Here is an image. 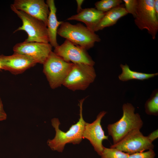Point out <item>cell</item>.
<instances>
[{
  "instance_id": "cell-1",
  "label": "cell",
  "mask_w": 158,
  "mask_h": 158,
  "mask_svg": "<svg viewBox=\"0 0 158 158\" xmlns=\"http://www.w3.org/2000/svg\"><path fill=\"white\" fill-rule=\"evenodd\" d=\"M85 98L79 101L80 118L78 122L72 125L66 132L61 130L59 128L60 123L58 118H54L51 120V125L55 129L56 134L54 138L49 139L47 145L53 150L59 152H63L66 145L72 143L74 145L79 144L83 139V133L86 122L83 116V104Z\"/></svg>"
},
{
  "instance_id": "cell-2",
  "label": "cell",
  "mask_w": 158,
  "mask_h": 158,
  "mask_svg": "<svg viewBox=\"0 0 158 158\" xmlns=\"http://www.w3.org/2000/svg\"><path fill=\"white\" fill-rule=\"evenodd\" d=\"M123 114L118 121L109 124L107 127L109 135L112 139L113 144L117 143L131 130L140 129L143 122L139 114L135 113V108L130 103L122 106Z\"/></svg>"
},
{
  "instance_id": "cell-3",
  "label": "cell",
  "mask_w": 158,
  "mask_h": 158,
  "mask_svg": "<svg viewBox=\"0 0 158 158\" xmlns=\"http://www.w3.org/2000/svg\"><path fill=\"white\" fill-rule=\"evenodd\" d=\"M57 34L86 50L93 47L96 42L101 40L95 32L80 23L72 24L63 22L58 29Z\"/></svg>"
},
{
  "instance_id": "cell-4",
  "label": "cell",
  "mask_w": 158,
  "mask_h": 158,
  "mask_svg": "<svg viewBox=\"0 0 158 158\" xmlns=\"http://www.w3.org/2000/svg\"><path fill=\"white\" fill-rule=\"evenodd\" d=\"M43 64V72L50 87L54 89L63 85L73 63L65 61L52 51Z\"/></svg>"
},
{
  "instance_id": "cell-5",
  "label": "cell",
  "mask_w": 158,
  "mask_h": 158,
  "mask_svg": "<svg viewBox=\"0 0 158 158\" xmlns=\"http://www.w3.org/2000/svg\"><path fill=\"white\" fill-rule=\"evenodd\" d=\"M11 8L21 20L22 24L14 31L23 30L28 35L25 42L49 43L47 27L42 21L32 17L25 12L16 9L11 5Z\"/></svg>"
},
{
  "instance_id": "cell-6",
  "label": "cell",
  "mask_w": 158,
  "mask_h": 158,
  "mask_svg": "<svg viewBox=\"0 0 158 158\" xmlns=\"http://www.w3.org/2000/svg\"><path fill=\"white\" fill-rule=\"evenodd\" d=\"M96 76L93 66L73 63L62 85L73 91L85 90L94 81Z\"/></svg>"
},
{
  "instance_id": "cell-7",
  "label": "cell",
  "mask_w": 158,
  "mask_h": 158,
  "mask_svg": "<svg viewBox=\"0 0 158 158\" xmlns=\"http://www.w3.org/2000/svg\"><path fill=\"white\" fill-rule=\"evenodd\" d=\"M154 0H138L134 22L140 30H146L154 40L158 31V16L154 8Z\"/></svg>"
},
{
  "instance_id": "cell-8",
  "label": "cell",
  "mask_w": 158,
  "mask_h": 158,
  "mask_svg": "<svg viewBox=\"0 0 158 158\" xmlns=\"http://www.w3.org/2000/svg\"><path fill=\"white\" fill-rule=\"evenodd\" d=\"M154 147L152 142L147 136L142 134L140 129H135L130 132L118 143L111 145L110 147L116 148L130 154L153 150Z\"/></svg>"
},
{
  "instance_id": "cell-9",
  "label": "cell",
  "mask_w": 158,
  "mask_h": 158,
  "mask_svg": "<svg viewBox=\"0 0 158 158\" xmlns=\"http://www.w3.org/2000/svg\"><path fill=\"white\" fill-rule=\"evenodd\" d=\"M87 51L66 40L61 44L54 48V52L67 62L93 66L95 62Z\"/></svg>"
},
{
  "instance_id": "cell-10",
  "label": "cell",
  "mask_w": 158,
  "mask_h": 158,
  "mask_svg": "<svg viewBox=\"0 0 158 158\" xmlns=\"http://www.w3.org/2000/svg\"><path fill=\"white\" fill-rule=\"evenodd\" d=\"M106 113V111H102L92 123L86 122L83 133V138L87 139L90 141L95 150L100 156L103 150V141L108 140V136L105 135L101 125V120Z\"/></svg>"
},
{
  "instance_id": "cell-11",
  "label": "cell",
  "mask_w": 158,
  "mask_h": 158,
  "mask_svg": "<svg viewBox=\"0 0 158 158\" xmlns=\"http://www.w3.org/2000/svg\"><path fill=\"white\" fill-rule=\"evenodd\" d=\"M52 46L49 43L24 41L16 44L13 47L14 53L30 57L37 63L43 64L50 53Z\"/></svg>"
},
{
  "instance_id": "cell-12",
  "label": "cell",
  "mask_w": 158,
  "mask_h": 158,
  "mask_svg": "<svg viewBox=\"0 0 158 158\" xmlns=\"http://www.w3.org/2000/svg\"><path fill=\"white\" fill-rule=\"evenodd\" d=\"M17 10L43 21L47 26L49 7L44 0H15L11 5Z\"/></svg>"
},
{
  "instance_id": "cell-13",
  "label": "cell",
  "mask_w": 158,
  "mask_h": 158,
  "mask_svg": "<svg viewBox=\"0 0 158 158\" xmlns=\"http://www.w3.org/2000/svg\"><path fill=\"white\" fill-rule=\"evenodd\" d=\"M0 62L2 69L14 74L21 73L37 63L30 57L16 53L9 56L0 55Z\"/></svg>"
},
{
  "instance_id": "cell-14",
  "label": "cell",
  "mask_w": 158,
  "mask_h": 158,
  "mask_svg": "<svg viewBox=\"0 0 158 158\" xmlns=\"http://www.w3.org/2000/svg\"><path fill=\"white\" fill-rule=\"evenodd\" d=\"M105 13L95 8L83 9L79 13L68 18V20H75L84 23L86 27L95 32V29Z\"/></svg>"
},
{
  "instance_id": "cell-15",
  "label": "cell",
  "mask_w": 158,
  "mask_h": 158,
  "mask_svg": "<svg viewBox=\"0 0 158 158\" xmlns=\"http://www.w3.org/2000/svg\"><path fill=\"white\" fill-rule=\"evenodd\" d=\"M50 12L47 23V29L49 42L52 47H56L59 45L56 40V35L58 27L63 21L58 20L56 16V8L54 0H47L46 1Z\"/></svg>"
},
{
  "instance_id": "cell-16",
  "label": "cell",
  "mask_w": 158,
  "mask_h": 158,
  "mask_svg": "<svg viewBox=\"0 0 158 158\" xmlns=\"http://www.w3.org/2000/svg\"><path fill=\"white\" fill-rule=\"evenodd\" d=\"M128 14L123 4L105 13L104 15L95 29V32L105 28L113 26L118 20Z\"/></svg>"
},
{
  "instance_id": "cell-17",
  "label": "cell",
  "mask_w": 158,
  "mask_h": 158,
  "mask_svg": "<svg viewBox=\"0 0 158 158\" xmlns=\"http://www.w3.org/2000/svg\"><path fill=\"white\" fill-rule=\"evenodd\" d=\"M122 73L119 75V79L122 81L131 80H144L154 77L158 75V73H146L131 70L128 65L121 64Z\"/></svg>"
},
{
  "instance_id": "cell-18",
  "label": "cell",
  "mask_w": 158,
  "mask_h": 158,
  "mask_svg": "<svg viewBox=\"0 0 158 158\" xmlns=\"http://www.w3.org/2000/svg\"><path fill=\"white\" fill-rule=\"evenodd\" d=\"M121 0H102L95 4V8L104 13L117 7L122 4Z\"/></svg>"
},
{
  "instance_id": "cell-19",
  "label": "cell",
  "mask_w": 158,
  "mask_h": 158,
  "mask_svg": "<svg viewBox=\"0 0 158 158\" xmlns=\"http://www.w3.org/2000/svg\"><path fill=\"white\" fill-rule=\"evenodd\" d=\"M129 154L116 148L104 147L101 158H128Z\"/></svg>"
},
{
  "instance_id": "cell-20",
  "label": "cell",
  "mask_w": 158,
  "mask_h": 158,
  "mask_svg": "<svg viewBox=\"0 0 158 158\" xmlns=\"http://www.w3.org/2000/svg\"><path fill=\"white\" fill-rule=\"evenodd\" d=\"M146 113L149 115L157 116L158 113V93L155 94L148 99L145 105Z\"/></svg>"
},
{
  "instance_id": "cell-21",
  "label": "cell",
  "mask_w": 158,
  "mask_h": 158,
  "mask_svg": "<svg viewBox=\"0 0 158 158\" xmlns=\"http://www.w3.org/2000/svg\"><path fill=\"white\" fill-rule=\"evenodd\" d=\"M124 7L128 13L131 14L135 18L136 13L138 0H123Z\"/></svg>"
},
{
  "instance_id": "cell-22",
  "label": "cell",
  "mask_w": 158,
  "mask_h": 158,
  "mask_svg": "<svg viewBox=\"0 0 158 158\" xmlns=\"http://www.w3.org/2000/svg\"><path fill=\"white\" fill-rule=\"evenodd\" d=\"M155 153L153 150L129 154L128 158H155Z\"/></svg>"
},
{
  "instance_id": "cell-23",
  "label": "cell",
  "mask_w": 158,
  "mask_h": 158,
  "mask_svg": "<svg viewBox=\"0 0 158 158\" xmlns=\"http://www.w3.org/2000/svg\"><path fill=\"white\" fill-rule=\"evenodd\" d=\"M7 115L4 110L3 104L0 97V121L6 120Z\"/></svg>"
},
{
  "instance_id": "cell-24",
  "label": "cell",
  "mask_w": 158,
  "mask_h": 158,
  "mask_svg": "<svg viewBox=\"0 0 158 158\" xmlns=\"http://www.w3.org/2000/svg\"><path fill=\"white\" fill-rule=\"evenodd\" d=\"M158 131L157 129L148 135L147 137L149 140L152 142L157 139L158 137Z\"/></svg>"
},
{
  "instance_id": "cell-25",
  "label": "cell",
  "mask_w": 158,
  "mask_h": 158,
  "mask_svg": "<svg viewBox=\"0 0 158 158\" xmlns=\"http://www.w3.org/2000/svg\"><path fill=\"white\" fill-rule=\"evenodd\" d=\"M84 1L83 0H77L76 2L77 4V12L78 13L80 12L83 9L82 8V5Z\"/></svg>"
},
{
  "instance_id": "cell-26",
  "label": "cell",
  "mask_w": 158,
  "mask_h": 158,
  "mask_svg": "<svg viewBox=\"0 0 158 158\" xmlns=\"http://www.w3.org/2000/svg\"><path fill=\"white\" fill-rule=\"evenodd\" d=\"M154 8L155 12L157 16H158V0H154Z\"/></svg>"
},
{
  "instance_id": "cell-27",
  "label": "cell",
  "mask_w": 158,
  "mask_h": 158,
  "mask_svg": "<svg viewBox=\"0 0 158 158\" xmlns=\"http://www.w3.org/2000/svg\"><path fill=\"white\" fill-rule=\"evenodd\" d=\"M1 69H2V66H1V62H0V70Z\"/></svg>"
}]
</instances>
